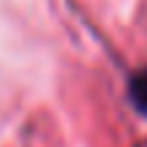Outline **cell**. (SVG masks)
<instances>
[{
	"label": "cell",
	"instance_id": "cell-1",
	"mask_svg": "<svg viewBox=\"0 0 147 147\" xmlns=\"http://www.w3.org/2000/svg\"><path fill=\"white\" fill-rule=\"evenodd\" d=\"M131 90H134V98H136V104L147 112V74H139V76L134 79Z\"/></svg>",
	"mask_w": 147,
	"mask_h": 147
}]
</instances>
